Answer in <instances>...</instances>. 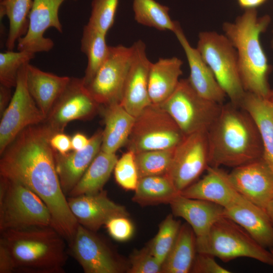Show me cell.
Returning <instances> with one entry per match:
<instances>
[{
    "instance_id": "cell-22",
    "label": "cell",
    "mask_w": 273,
    "mask_h": 273,
    "mask_svg": "<svg viewBox=\"0 0 273 273\" xmlns=\"http://www.w3.org/2000/svg\"><path fill=\"white\" fill-rule=\"evenodd\" d=\"M224 216L242 227L263 247H273V226L261 208L242 196L235 203L224 208Z\"/></svg>"
},
{
    "instance_id": "cell-28",
    "label": "cell",
    "mask_w": 273,
    "mask_h": 273,
    "mask_svg": "<svg viewBox=\"0 0 273 273\" xmlns=\"http://www.w3.org/2000/svg\"><path fill=\"white\" fill-rule=\"evenodd\" d=\"M196 254V236L187 222L184 223L162 264L161 273L191 272Z\"/></svg>"
},
{
    "instance_id": "cell-50",
    "label": "cell",
    "mask_w": 273,
    "mask_h": 273,
    "mask_svg": "<svg viewBox=\"0 0 273 273\" xmlns=\"http://www.w3.org/2000/svg\"><path fill=\"white\" fill-rule=\"evenodd\" d=\"M271 47L273 49V37H272V40H271Z\"/></svg>"
},
{
    "instance_id": "cell-16",
    "label": "cell",
    "mask_w": 273,
    "mask_h": 273,
    "mask_svg": "<svg viewBox=\"0 0 273 273\" xmlns=\"http://www.w3.org/2000/svg\"><path fill=\"white\" fill-rule=\"evenodd\" d=\"M229 176L240 194L263 210L273 199V170L263 157L234 168Z\"/></svg>"
},
{
    "instance_id": "cell-34",
    "label": "cell",
    "mask_w": 273,
    "mask_h": 273,
    "mask_svg": "<svg viewBox=\"0 0 273 273\" xmlns=\"http://www.w3.org/2000/svg\"><path fill=\"white\" fill-rule=\"evenodd\" d=\"M174 148L141 152L135 154L139 178L153 175H167Z\"/></svg>"
},
{
    "instance_id": "cell-33",
    "label": "cell",
    "mask_w": 273,
    "mask_h": 273,
    "mask_svg": "<svg viewBox=\"0 0 273 273\" xmlns=\"http://www.w3.org/2000/svg\"><path fill=\"white\" fill-rule=\"evenodd\" d=\"M132 9L138 23L160 31L174 32L179 23L171 19L168 7L155 0H133Z\"/></svg>"
},
{
    "instance_id": "cell-39",
    "label": "cell",
    "mask_w": 273,
    "mask_h": 273,
    "mask_svg": "<svg viewBox=\"0 0 273 273\" xmlns=\"http://www.w3.org/2000/svg\"><path fill=\"white\" fill-rule=\"evenodd\" d=\"M162 264L147 246L133 252L129 258L128 273H161Z\"/></svg>"
},
{
    "instance_id": "cell-7",
    "label": "cell",
    "mask_w": 273,
    "mask_h": 273,
    "mask_svg": "<svg viewBox=\"0 0 273 273\" xmlns=\"http://www.w3.org/2000/svg\"><path fill=\"white\" fill-rule=\"evenodd\" d=\"M196 49L231 103L239 106L246 91L240 75L237 53L224 34L202 31Z\"/></svg>"
},
{
    "instance_id": "cell-4",
    "label": "cell",
    "mask_w": 273,
    "mask_h": 273,
    "mask_svg": "<svg viewBox=\"0 0 273 273\" xmlns=\"http://www.w3.org/2000/svg\"><path fill=\"white\" fill-rule=\"evenodd\" d=\"M270 21L268 15L258 17L255 9H251L246 10L235 22H226L222 25L224 34L236 50L245 90L266 98L271 90L268 82L270 68L260 36Z\"/></svg>"
},
{
    "instance_id": "cell-41",
    "label": "cell",
    "mask_w": 273,
    "mask_h": 273,
    "mask_svg": "<svg viewBox=\"0 0 273 273\" xmlns=\"http://www.w3.org/2000/svg\"><path fill=\"white\" fill-rule=\"evenodd\" d=\"M214 256L204 253L197 252L191 272L193 273H230L229 270L218 264Z\"/></svg>"
},
{
    "instance_id": "cell-9",
    "label": "cell",
    "mask_w": 273,
    "mask_h": 273,
    "mask_svg": "<svg viewBox=\"0 0 273 273\" xmlns=\"http://www.w3.org/2000/svg\"><path fill=\"white\" fill-rule=\"evenodd\" d=\"M222 105L199 95L187 78L180 79L174 92L160 106L187 135L207 131L219 115Z\"/></svg>"
},
{
    "instance_id": "cell-15",
    "label": "cell",
    "mask_w": 273,
    "mask_h": 273,
    "mask_svg": "<svg viewBox=\"0 0 273 273\" xmlns=\"http://www.w3.org/2000/svg\"><path fill=\"white\" fill-rule=\"evenodd\" d=\"M65 1L32 0L28 15L27 32L17 41L18 51H27L35 54L49 52L53 48V41L44 37V33L51 27L60 33L63 32V27L59 18V11Z\"/></svg>"
},
{
    "instance_id": "cell-31",
    "label": "cell",
    "mask_w": 273,
    "mask_h": 273,
    "mask_svg": "<svg viewBox=\"0 0 273 273\" xmlns=\"http://www.w3.org/2000/svg\"><path fill=\"white\" fill-rule=\"evenodd\" d=\"M106 34L88 24L84 26L81 39V51L86 56L87 66L84 77L87 84L107 58L109 46L106 42Z\"/></svg>"
},
{
    "instance_id": "cell-8",
    "label": "cell",
    "mask_w": 273,
    "mask_h": 273,
    "mask_svg": "<svg viewBox=\"0 0 273 273\" xmlns=\"http://www.w3.org/2000/svg\"><path fill=\"white\" fill-rule=\"evenodd\" d=\"M185 135L170 114L160 105L151 104L135 121L126 144L134 154L175 148Z\"/></svg>"
},
{
    "instance_id": "cell-19",
    "label": "cell",
    "mask_w": 273,
    "mask_h": 273,
    "mask_svg": "<svg viewBox=\"0 0 273 273\" xmlns=\"http://www.w3.org/2000/svg\"><path fill=\"white\" fill-rule=\"evenodd\" d=\"M174 33L186 54L190 70L188 79L192 87L202 97L223 104L226 97L225 93L198 50L189 43L179 23Z\"/></svg>"
},
{
    "instance_id": "cell-20",
    "label": "cell",
    "mask_w": 273,
    "mask_h": 273,
    "mask_svg": "<svg viewBox=\"0 0 273 273\" xmlns=\"http://www.w3.org/2000/svg\"><path fill=\"white\" fill-rule=\"evenodd\" d=\"M102 138L103 130L100 129L89 138L88 145L82 150L65 154L55 151L56 170L65 195H68L100 151Z\"/></svg>"
},
{
    "instance_id": "cell-38",
    "label": "cell",
    "mask_w": 273,
    "mask_h": 273,
    "mask_svg": "<svg viewBox=\"0 0 273 273\" xmlns=\"http://www.w3.org/2000/svg\"><path fill=\"white\" fill-rule=\"evenodd\" d=\"M116 183L123 189L134 191L139 179L135 154L128 150L118 159L114 169Z\"/></svg>"
},
{
    "instance_id": "cell-17",
    "label": "cell",
    "mask_w": 273,
    "mask_h": 273,
    "mask_svg": "<svg viewBox=\"0 0 273 273\" xmlns=\"http://www.w3.org/2000/svg\"><path fill=\"white\" fill-rule=\"evenodd\" d=\"M133 54L125 78L120 104L136 117L152 104L148 92V80L151 62L147 57L146 45L141 40L132 46Z\"/></svg>"
},
{
    "instance_id": "cell-46",
    "label": "cell",
    "mask_w": 273,
    "mask_h": 273,
    "mask_svg": "<svg viewBox=\"0 0 273 273\" xmlns=\"http://www.w3.org/2000/svg\"><path fill=\"white\" fill-rule=\"evenodd\" d=\"M266 0H238L240 7L247 9H255L256 7L262 5Z\"/></svg>"
},
{
    "instance_id": "cell-47",
    "label": "cell",
    "mask_w": 273,
    "mask_h": 273,
    "mask_svg": "<svg viewBox=\"0 0 273 273\" xmlns=\"http://www.w3.org/2000/svg\"><path fill=\"white\" fill-rule=\"evenodd\" d=\"M264 211L268 216L273 226V199L267 204Z\"/></svg>"
},
{
    "instance_id": "cell-49",
    "label": "cell",
    "mask_w": 273,
    "mask_h": 273,
    "mask_svg": "<svg viewBox=\"0 0 273 273\" xmlns=\"http://www.w3.org/2000/svg\"><path fill=\"white\" fill-rule=\"evenodd\" d=\"M269 251H270V252L271 253L272 255H273V247L269 249Z\"/></svg>"
},
{
    "instance_id": "cell-25",
    "label": "cell",
    "mask_w": 273,
    "mask_h": 273,
    "mask_svg": "<svg viewBox=\"0 0 273 273\" xmlns=\"http://www.w3.org/2000/svg\"><path fill=\"white\" fill-rule=\"evenodd\" d=\"M183 62L176 57L162 58L151 63L148 92L151 103L160 105L176 89L182 74Z\"/></svg>"
},
{
    "instance_id": "cell-24",
    "label": "cell",
    "mask_w": 273,
    "mask_h": 273,
    "mask_svg": "<svg viewBox=\"0 0 273 273\" xmlns=\"http://www.w3.org/2000/svg\"><path fill=\"white\" fill-rule=\"evenodd\" d=\"M70 80L69 77L43 71L29 63L27 65L28 91L46 118Z\"/></svg>"
},
{
    "instance_id": "cell-6",
    "label": "cell",
    "mask_w": 273,
    "mask_h": 273,
    "mask_svg": "<svg viewBox=\"0 0 273 273\" xmlns=\"http://www.w3.org/2000/svg\"><path fill=\"white\" fill-rule=\"evenodd\" d=\"M37 226H52L47 205L22 184L1 176L0 231Z\"/></svg>"
},
{
    "instance_id": "cell-3",
    "label": "cell",
    "mask_w": 273,
    "mask_h": 273,
    "mask_svg": "<svg viewBox=\"0 0 273 273\" xmlns=\"http://www.w3.org/2000/svg\"><path fill=\"white\" fill-rule=\"evenodd\" d=\"M65 238L53 227L31 226L1 232L14 272L63 273L67 260Z\"/></svg>"
},
{
    "instance_id": "cell-11",
    "label": "cell",
    "mask_w": 273,
    "mask_h": 273,
    "mask_svg": "<svg viewBox=\"0 0 273 273\" xmlns=\"http://www.w3.org/2000/svg\"><path fill=\"white\" fill-rule=\"evenodd\" d=\"M20 68L12 99L1 116L0 154L25 128L43 122L46 117L30 94L26 84L27 65Z\"/></svg>"
},
{
    "instance_id": "cell-37",
    "label": "cell",
    "mask_w": 273,
    "mask_h": 273,
    "mask_svg": "<svg viewBox=\"0 0 273 273\" xmlns=\"http://www.w3.org/2000/svg\"><path fill=\"white\" fill-rule=\"evenodd\" d=\"M119 0H93L87 24L107 34L112 27Z\"/></svg>"
},
{
    "instance_id": "cell-32",
    "label": "cell",
    "mask_w": 273,
    "mask_h": 273,
    "mask_svg": "<svg viewBox=\"0 0 273 273\" xmlns=\"http://www.w3.org/2000/svg\"><path fill=\"white\" fill-rule=\"evenodd\" d=\"M32 4V0H5L0 2L1 20L6 16L9 22L6 42L8 50H13L18 40L26 33Z\"/></svg>"
},
{
    "instance_id": "cell-26",
    "label": "cell",
    "mask_w": 273,
    "mask_h": 273,
    "mask_svg": "<svg viewBox=\"0 0 273 273\" xmlns=\"http://www.w3.org/2000/svg\"><path fill=\"white\" fill-rule=\"evenodd\" d=\"M105 128L101 150L116 153L125 145L130 134L135 117L129 113L120 103L102 106Z\"/></svg>"
},
{
    "instance_id": "cell-5",
    "label": "cell",
    "mask_w": 273,
    "mask_h": 273,
    "mask_svg": "<svg viewBox=\"0 0 273 273\" xmlns=\"http://www.w3.org/2000/svg\"><path fill=\"white\" fill-rule=\"evenodd\" d=\"M197 252L210 254L224 262L248 257L273 266V255L242 227L223 216L204 237L196 238Z\"/></svg>"
},
{
    "instance_id": "cell-27",
    "label": "cell",
    "mask_w": 273,
    "mask_h": 273,
    "mask_svg": "<svg viewBox=\"0 0 273 273\" xmlns=\"http://www.w3.org/2000/svg\"><path fill=\"white\" fill-rule=\"evenodd\" d=\"M239 106L254 120L263 145L262 157L273 170V103L268 98L246 92Z\"/></svg>"
},
{
    "instance_id": "cell-40",
    "label": "cell",
    "mask_w": 273,
    "mask_h": 273,
    "mask_svg": "<svg viewBox=\"0 0 273 273\" xmlns=\"http://www.w3.org/2000/svg\"><path fill=\"white\" fill-rule=\"evenodd\" d=\"M105 225L111 238L119 242L128 241L133 234V225L128 216L114 217Z\"/></svg>"
},
{
    "instance_id": "cell-1",
    "label": "cell",
    "mask_w": 273,
    "mask_h": 273,
    "mask_svg": "<svg viewBox=\"0 0 273 273\" xmlns=\"http://www.w3.org/2000/svg\"><path fill=\"white\" fill-rule=\"evenodd\" d=\"M54 132L44 123L23 129L1 154L0 175L17 181L36 194L49 208L52 226L69 242L78 223L69 207L56 170Z\"/></svg>"
},
{
    "instance_id": "cell-30",
    "label": "cell",
    "mask_w": 273,
    "mask_h": 273,
    "mask_svg": "<svg viewBox=\"0 0 273 273\" xmlns=\"http://www.w3.org/2000/svg\"><path fill=\"white\" fill-rule=\"evenodd\" d=\"M180 193L167 175L140 178L132 200L141 206L170 203Z\"/></svg>"
},
{
    "instance_id": "cell-21",
    "label": "cell",
    "mask_w": 273,
    "mask_h": 273,
    "mask_svg": "<svg viewBox=\"0 0 273 273\" xmlns=\"http://www.w3.org/2000/svg\"><path fill=\"white\" fill-rule=\"evenodd\" d=\"M180 194L189 198L209 201L226 208L242 196L232 184L229 173L218 167L209 166L206 174Z\"/></svg>"
},
{
    "instance_id": "cell-18",
    "label": "cell",
    "mask_w": 273,
    "mask_h": 273,
    "mask_svg": "<svg viewBox=\"0 0 273 273\" xmlns=\"http://www.w3.org/2000/svg\"><path fill=\"white\" fill-rule=\"evenodd\" d=\"M69 207L78 224L96 232L111 218L129 215L125 207L111 200L107 192L67 198Z\"/></svg>"
},
{
    "instance_id": "cell-23",
    "label": "cell",
    "mask_w": 273,
    "mask_h": 273,
    "mask_svg": "<svg viewBox=\"0 0 273 273\" xmlns=\"http://www.w3.org/2000/svg\"><path fill=\"white\" fill-rule=\"evenodd\" d=\"M172 214L184 218L196 238L205 236L214 223L224 216V208L209 201L178 194L170 203Z\"/></svg>"
},
{
    "instance_id": "cell-48",
    "label": "cell",
    "mask_w": 273,
    "mask_h": 273,
    "mask_svg": "<svg viewBox=\"0 0 273 273\" xmlns=\"http://www.w3.org/2000/svg\"><path fill=\"white\" fill-rule=\"evenodd\" d=\"M268 99L272 102L273 103V89H271L270 95L268 97Z\"/></svg>"
},
{
    "instance_id": "cell-10",
    "label": "cell",
    "mask_w": 273,
    "mask_h": 273,
    "mask_svg": "<svg viewBox=\"0 0 273 273\" xmlns=\"http://www.w3.org/2000/svg\"><path fill=\"white\" fill-rule=\"evenodd\" d=\"M132 54V46H109L105 61L90 81L85 85L92 97L101 106L121 102Z\"/></svg>"
},
{
    "instance_id": "cell-36",
    "label": "cell",
    "mask_w": 273,
    "mask_h": 273,
    "mask_svg": "<svg viewBox=\"0 0 273 273\" xmlns=\"http://www.w3.org/2000/svg\"><path fill=\"white\" fill-rule=\"evenodd\" d=\"M34 53L27 51L7 50L0 53V84L12 88L15 87L18 73L21 67L29 63L35 57Z\"/></svg>"
},
{
    "instance_id": "cell-42",
    "label": "cell",
    "mask_w": 273,
    "mask_h": 273,
    "mask_svg": "<svg viewBox=\"0 0 273 273\" xmlns=\"http://www.w3.org/2000/svg\"><path fill=\"white\" fill-rule=\"evenodd\" d=\"M50 144L57 152L65 154L72 150L71 138L63 132H56L51 138Z\"/></svg>"
},
{
    "instance_id": "cell-29",
    "label": "cell",
    "mask_w": 273,
    "mask_h": 273,
    "mask_svg": "<svg viewBox=\"0 0 273 273\" xmlns=\"http://www.w3.org/2000/svg\"><path fill=\"white\" fill-rule=\"evenodd\" d=\"M117 160L116 153L101 150L68 195L75 197L93 194L102 191L114 170Z\"/></svg>"
},
{
    "instance_id": "cell-2",
    "label": "cell",
    "mask_w": 273,
    "mask_h": 273,
    "mask_svg": "<svg viewBox=\"0 0 273 273\" xmlns=\"http://www.w3.org/2000/svg\"><path fill=\"white\" fill-rule=\"evenodd\" d=\"M207 135L209 166L234 168L263 157V145L254 120L231 102L222 104Z\"/></svg>"
},
{
    "instance_id": "cell-12",
    "label": "cell",
    "mask_w": 273,
    "mask_h": 273,
    "mask_svg": "<svg viewBox=\"0 0 273 273\" xmlns=\"http://www.w3.org/2000/svg\"><path fill=\"white\" fill-rule=\"evenodd\" d=\"M209 166L207 131L185 136L174 148L167 175L180 193L192 184Z\"/></svg>"
},
{
    "instance_id": "cell-44",
    "label": "cell",
    "mask_w": 273,
    "mask_h": 273,
    "mask_svg": "<svg viewBox=\"0 0 273 273\" xmlns=\"http://www.w3.org/2000/svg\"><path fill=\"white\" fill-rule=\"evenodd\" d=\"M13 95L11 94V88L0 84V114H3L8 106Z\"/></svg>"
},
{
    "instance_id": "cell-45",
    "label": "cell",
    "mask_w": 273,
    "mask_h": 273,
    "mask_svg": "<svg viewBox=\"0 0 273 273\" xmlns=\"http://www.w3.org/2000/svg\"><path fill=\"white\" fill-rule=\"evenodd\" d=\"M89 142L83 134L78 132L71 138L72 150L73 151L80 150L85 148Z\"/></svg>"
},
{
    "instance_id": "cell-43",
    "label": "cell",
    "mask_w": 273,
    "mask_h": 273,
    "mask_svg": "<svg viewBox=\"0 0 273 273\" xmlns=\"http://www.w3.org/2000/svg\"><path fill=\"white\" fill-rule=\"evenodd\" d=\"M14 272V267L10 256L6 249L0 244V273Z\"/></svg>"
},
{
    "instance_id": "cell-35",
    "label": "cell",
    "mask_w": 273,
    "mask_h": 273,
    "mask_svg": "<svg viewBox=\"0 0 273 273\" xmlns=\"http://www.w3.org/2000/svg\"><path fill=\"white\" fill-rule=\"evenodd\" d=\"M170 214L161 222L158 233L147 245L151 253L162 264L177 236L181 222Z\"/></svg>"
},
{
    "instance_id": "cell-14",
    "label": "cell",
    "mask_w": 273,
    "mask_h": 273,
    "mask_svg": "<svg viewBox=\"0 0 273 273\" xmlns=\"http://www.w3.org/2000/svg\"><path fill=\"white\" fill-rule=\"evenodd\" d=\"M71 255L85 273H120L123 263L108 245L96 234L78 224L69 242Z\"/></svg>"
},
{
    "instance_id": "cell-13",
    "label": "cell",
    "mask_w": 273,
    "mask_h": 273,
    "mask_svg": "<svg viewBox=\"0 0 273 273\" xmlns=\"http://www.w3.org/2000/svg\"><path fill=\"white\" fill-rule=\"evenodd\" d=\"M100 107L86 87L82 78L70 77L43 122L55 133L63 132L69 122L90 119Z\"/></svg>"
},
{
    "instance_id": "cell-51",
    "label": "cell",
    "mask_w": 273,
    "mask_h": 273,
    "mask_svg": "<svg viewBox=\"0 0 273 273\" xmlns=\"http://www.w3.org/2000/svg\"><path fill=\"white\" fill-rule=\"evenodd\" d=\"M4 1H5V0H0V2H3Z\"/></svg>"
}]
</instances>
